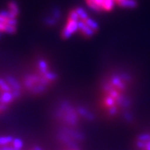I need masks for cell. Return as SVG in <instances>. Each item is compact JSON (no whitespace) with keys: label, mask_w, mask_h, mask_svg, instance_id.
Instances as JSON below:
<instances>
[{"label":"cell","mask_w":150,"mask_h":150,"mask_svg":"<svg viewBox=\"0 0 150 150\" xmlns=\"http://www.w3.org/2000/svg\"><path fill=\"white\" fill-rule=\"evenodd\" d=\"M98 96L104 116L124 121L133 118L134 79L129 72L117 69L107 74L99 83Z\"/></svg>","instance_id":"6da1fadb"},{"label":"cell","mask_w":150,"mask_h":150,"mask_svg":"<svg viewBox=\"0 0 150 150\" xmlns=\"http://www.w3.org/2000/svg\"><path fill=\"white\" fill-rule=\"evenodd\" d=\"M54 118L60 129H83V125L93 122L95 115L89 108L83 104L64 100L56 108Z\"/></svg>","instance_id":"7a4b0ae2"},{"label":"cell","mask_w":150,"mask_h":150,"mask_svg":"<svg viewBox=\"0 0 150 150\" xmlns=\"http://www.w3.org/2000/svg\"><path fill=\"white\" fill-rule=\"evenodd\" d=\"M33 72L23 79V86L33 95H41L57 82L58 74L45 59H38Z\"/></svg>","instance_id":"3957f363"},{"label":"cell","mask_w":150,"mask_h":150,"mask_svg":"<svg viewBox=\"0 0 150 150\" xmlns=\"http://www.w3.org/2000/svg\"><path fill=\"white\" fill-rule=\"evenodd\" d=\"M18 13V8L15 3H10L7 10L0 12V34L16 32Z\"/></svg>","instance_id":"277c9868"},{"label":"cell","mask_w":150,"mask_h":150,"mask_svg":"<svg viewBox=\"0 0 150 150\" xmlns=\"http://www.w3.org/2000/svg\"><path fill=\"white\" fill-rule=\"evenodd\" d=\"M134 150H150V129L144 130L135 138Z\"/></svg>","instance_id":"5b68a950"},{"label":"cell","mask_w":150,"mask_h":150,"mask_svg":"<svg viewBox=\"0 0 150 150\" xmlns=\"http://www.w3.org/2000/svg\"><path fill=\"white\" fill-rule=\"evenodd\" d=\"M78 23L79 21H74V20H70L68 19V22L64 28L63 31H62V38L67 39L71 38L75 33L79 31V27H78Z\"/></svg>","instance_id":"8992f818"},{"label":"cell","mask_w":150,"mask_h":150,"mask_svg":"<svg viewBox=\"0 0 150 150\" xmlns=\"http://www.w3.org/2000/svg\"><path fill=\"white\" fill-rule=\"evenodd\" d=\"M78 27H79V31L81 33L83 36L87 38L93 37L95 33V31H93L91 28H89L83 20H79L78 23Z\"/></svg>","instance_id":"52a82bcc"},{"label":"cell","mask_w":150,"mask_h":150,"mask_svg":"<svg viewBox=\"0 0 150 150\" xmlns=\"http://www.w3.org/2000/svg\"><path fill=\"white\" fill-rule=\"evenodd\" d=\"M118 4L122 8H134L138 5L136 0H123L119 2Z\"/></svg>","instance_id":"ba28073f"},{"label":"cell","mask_w":150,"mask_h":150,"mask_svg":"<svg viewBox=\"0 0 150 150\" xmlns=\"http://www.w3.org/2000/svg\"><path fill=\"white\" fill-rule=\"evenodd\" d=\"M84 23H85L88 26L89 28H91L93 30V31H95L97 32L98 29H99V24H98V23L97 21H95L93 18H88L86 20H84Z\"/></svg>","instance_id":"9c48e42d"},{"label":"cell","mask_w":150,"mask_h":150,"mask_svg":"<svg viewBox=\"0 0 150 150\" xmlns=\"http://www.w3.org/2000/svg\"><path fill=\"white\" fill-rule=\"evenodd\" d=\"M75 10L77 12V13L79 14V17L80 20L84 21V20H86L88 18H89L88 13H87V11H86L85 9H83L82 7H78V8H76Z\"/></svg>","instance_id":"30bf717a"},{"label":"cell","mask_w":150,"mask_h":150,"mask_svg":"<svg viewBox=\"0 0 150 150\" xmlns=\"http://www.w3.org/2000/svg\"><path fill=\"white\" fill-rule=\"evenodd\" d=\"M114 1L115 0H104V4H103V9L106 11L112 10L114 7Z\"/></svg>","instance_id":"8fae6325"},{"label":"cell","mask_w":150,"mask_h":150,"mask_svg":"<svg viewBox=\"0 0 150 150\" xmlns=\"http://www.w3.org/2000/svg\"><path fill=\"white\" fill-rule=\"evenodd\" d=\"M69 19L70 20H74V21H79L80 18L79 17V14L77 13V12L75 9L70 11L69 14Z\"/></svg>","instance_id":"7c38bea8"},{"label":"cell","mask_w":150,"mask_h":150,"mask_svg":"<svg viewBox=\"0 0 150 150\" xmlns=\"http://www.w3.org/2000/svg\"><path fill=\"white\" fill-rule=\"evenodd\" d=\"M116 1H117V2H118V3H119V2H121V1H123V0H116Z\"/></svg>","instance_id":"4fadbf2b"}]
</instances>
